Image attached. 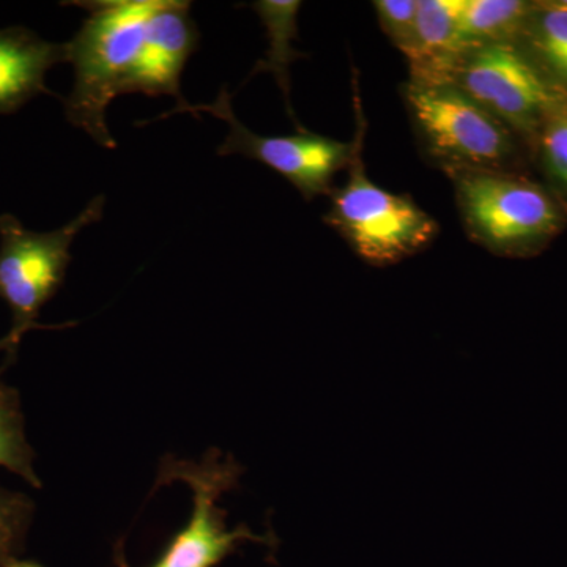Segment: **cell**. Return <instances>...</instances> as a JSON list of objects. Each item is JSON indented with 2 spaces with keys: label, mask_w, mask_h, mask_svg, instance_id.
Listing matches in <instances>:
<instances>
[{
  "label": "cell",
  "mask_w": 567,
  "mask_h": 567,
  "mask_svg": "<svg viewBox=\"0 0 567 567\" xmlns=\"http://www.w3.org/2000/svg\"><path fill=\"white\" fill-rule=\"evenodd\" d=\"M544 74L567 93V11L533 2L525 31L517 41Z\"/></svg>",
  "instance_id": "4fadbf2b"
},
{
  "label": "cell",
  "mask_w": 567,
  "mask_h": 567,
  "mask_svg": "<svg viewBox=\"0 0 567 567\" xmlns=\"http://www.w3.org/2000/svg\"><path fill=\"white\" fill-rule=\"evenodd\" d=\"M357 134L344 185L330 193L323 221L365 264L388 267L402 262L434 244L439 223L406 194L380 188L369 178L363 162L365 118L354 91Z\"/></svg>",
  "instance_id": "3957f363"
},
{
  "label": "cell",
  "mask_w": 567,
  "mask_h": 567,
  "mask_svg": "<svg viewBox=\"0 0 567 567\" xmlns=\"http://www.w3.org/2000/svg\"><path fill=\"white\" fill-rule=\"evenodd\" d=\"M62 62H69L66 43H51L21 25L0 29V115L51 93L48 71Z\"/></svg>",
  "instance_id": "9c48e42d"
},
{
  "label": "cell",
  "mask_w": 567,
  "mask_h": 567,
  "mask_svg": "<svg viewBox=\"0 0 567 567\" xmlns=\"http://www.w3.org/2000/svg\"><path fill=\"white\" fill-rule=\"evenodd\" d=\"M2 350V342H0ZM35 451L25 435V420L18 390L7 385L0 371V466L22 477L32 487L41 488V481L33 468Z\"/></svg>",
  "instance_id": "5bb4252c"
},
{
  "label": "cell",
  "mask_w": 567,
  "mask_h": 567,
  "mask_svg": "<svg viewBox=\"0 0 567 567\" xmlns=\"http://www.w3.org/2000/svg\"><path fill=\"white\" fill-rule=\"evenodd\" d=\"M104 203V196L93 197L76 218L51 233H32L13 215H0V298L11 311L10 333L0 341L6 352L2 371L17 360L22 336L40 328L41 309L65 279L74 238L103 218Z\"/></svg>",
  "instance_id": "5b68a950"
},
{
  "label": "cell",
  "mask_w": 567,
  "mask_h": 567,
  "mask_svg": "<svg viewBox=\"0 0 567 567\" xmlns=\"http://www.w3.org/2000/svg\"><path fill=\"white\" fill-rule=\"evenodd\" d=\"M33 516L35 503L31 496L0 487V567L24 551Z\"/></svg>",
  "instance_id": "2e32d148"
},
{
  "label": "cell",
  "mask_w": 567,
  "mask_h": 567,
  "mask_svg": "<svg viewBox=\"0 0 567 567\" xmlns=\"http://www.w3.org/2000/svg\"><path fill=\"white\" fill-rule=\"evenodd\" d=\"M87 10L66 43L74 82L63 99L65 117L104 148H115L106 111L117 96L169 95L182 110V73L199 50L200 33L186 0L66 2Z\"/></svg>",
  "instance_id": "6da1fadb"
},
{
  "label": "cell",
  "mask_w": 567,
  "mask_h": 567,
  "mask_svg": "<svg viewBox=\"0 0 567 567\" xmlns=\"http://www.w3.org/2000/svg\"><path fill=\"white\" fill-rule=\"evenodd\" d=\"M241 466L229 454L208 451L203 462L164 458L155 488L183 483L193 492V513L186 527L174 536L162 557L148 567H216L245 540L265 543L251 529L227 528V513L218 506L224 494L238 486ZM118 566L130 567L125 559Z\"/></svg>",
  "instance_id": "52a82bcc"
},
{
  "label": "cell",
  "mask_w": 567,
  "mask_h": 567,
  "mask_svg": "<svg viewBox=\"0 0 567 567\" xmlns=\"http://www.w3.org/2000/svg\"><path fill=\"white\" fill-rule=\"evenodd\" d=\"M533 11L525 0H458V21L470 50L520 40Z\"/></svg>",
  "instance_id": "7c38bea8"
},
{
  "label": "cell",
  "mask_w": 567,
  "mask_h": 567,
  "mask_svg": "<svg viewBox=\"0 0 567 567\" xmlns=\"http://www.w3.org/2000/svg\"><path fill=\"white\" fill-rule=\"evenodd\" d=\"M6 567H44L41 566L40 563L31 561V559H13V561H10L9 565Z\"/></svg>",
  "instance_id": "ac0fdd59"
},
{
  "label": "cell",
  "mask_w": 567,
  "mask_h": 567,
  "mask_svg": "<svg viewBox=\"0 0 567 567\" xmlns=\"http://www.w3.org/2000/svg\"><path fill=\"white\" fill-rule=\"evenodd\" d=\"M251 9L259 14L260 21L268 37V51L262 61L256 63L249 76L259 73H271L281 89L287 112L297 126L298 132H303V126L295 117L292 103H290V65L298 59L306 58L301 51L293 48V41L298 39L297 17L301 9L298 0H259L252 2Z\"/></svg>",
  "instance_id": "8fae6325"
},
{
  "label": "cell",
  "mask_w": 567,
  "mask_h": 567,
  "mask_svg": "<svg viewBox=\"0 0 567 567\" xmlns=\"http://www.w3.org/2000/svg\"><path fill=\"white\" fill-rule=\"evenodd\" d=\"M547 188L567 210V96L547 115L532 148Z\"/></svg>",
  "instance_id": "9a60e30c"
},
{
  "label": "cell",
  "mask_w": 567,
  "mask_h": 567,
  "mask_svg": "<svg viewBox=\"0 0 567 567\" xmlns=\"http://www.w3.org/2000/svg\"><path fill=\"white\" fill-rule=\"evenodd\" d=\"M450 178L465 234L495 256H536L566 227V208L546 185L525 174L461 173Z\"/></svg>",
  "instance_id": "277c9868"
},
{
  "label": "cell",
  "mask_w": 567,
  "mask_h": 567,
  "mask_svg": "<svg viewBox=\"0 0 567 567\" xmlns=\"http://www.w3.org/2000/svg\"><path fill=\"white\" fill-rule=\"evenodd\" d=\"M417 50L410 78L445 82L470 51L458 21V0H417Z\"/></svg>",
  "instance_id": "30bf717a"
},
{
  "label": "cell",
  "mask_w": 567,
  "mask_h": 567,
  "mask_svg": "<svg viewBox=\"0 0 567 567\" xmlns=\"http://www.w3.org/2000/svg\"><path fill=\"white\" fill-rule=\"evenodd\" d=\"M181 112H208L229 125L226 141L218 148L219 156L240 155L271 167L287 178L306 200L330 196L334 177L349 167L353 156V141L341 142L312 132H298L290 136H262L251 132L235 115L233 99L223 85L218 99L210 104H186L159 118H167Z\"/></svg>",
  "instance_id": "ba28073f"
},
{
  "label": "cell",
  "mask_w": 567,
  "mask_h": 567,
  "mask_svg": "<svg viewBox=\"0 0 567 567\" xmlns=\"http://www.w3.org/2000/svg\"><path fill=\"white\" fill-rule=\"evenodd\" d=\"M372 6L382 31L406 61L412 62L417 50V0H375Z\"/></svg>",
  "instance_id": "e0dca14e"
},
{
  "label": "cell",
  "mask_w": 567,
  "mask_h": 567,
  "mask_svg": "<svg viewBox=\"0 0 567 567\" xmlns=\"http://www.w3.org/2000/svg\"><path fill=\"white\" fill-rule=\"evenodd\" d=\"M401 93L421 152L447 177L524 174L529 158L524 142L457 85L409 78Z\"/></svg>",
  "instance_id": "7a4b0ae2"
},
{
  "label": "cell",
  "mask_w": 567,
  "mask_h": 567,
  "mask_svg": "<svg viewBox=\"0 0 567 567\" xmlns=\"http://www.w3.org/2000/svg\"><path fill=\"white\" fill-rule=\"evenodd\" d=\"M445 82L457 85L505 123L524 142L529 156L547 115L567 96L517 41L472 48Z\"/></svg>",
  "instance_id": "8992f818"
},
{
  "label": "cell",
  "mask_w": 567,
  "mask_h": 567,
  "mask_svg": "<svg viewBox=\"0 0 567 567\" xmlns=\"http://www.w3.org/2000/svg\"><path fill=\"white\" fill-rule=\"evenodd\" d=\"M548 6L555 7V9L567 11V0H546Z\"/></svg>",
  "instance_id": "d6986e66"
}]
</instances>
